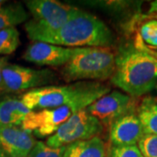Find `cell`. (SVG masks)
Here are the masks:
<instances>
[{
    "label": "cell",
    "instance_id": "obj_17",
    "mask_svg": "<svg viewBox=\"0 0 157 157\" xmlns=\"http://www.w3.org/2000/svg\"><path fill=\"white\" fill-rule=\"evenodd\" d=\"M135 46L149 52L150 48L157 49V19L152 17L140 25Z\"/></svg>",
    "mask_w": 157,
    "mask_h": 157
},
{
    "label": "cell",
    "instance_id": "obj_18",
    "mask_svg": "<svg viewBox=\"0 0 157 157\" xmlns=\"http://www.w3.org/2000/svg\"><path fill=\"white\" fill-rule=\"evenodd\" d=\"M20 45L19 33L16 27L0 31V55L11 54Z\"/></svg>",
    "mask_w": 157,
    "mask_h": 157
},
{
    "label": "cell",
    "instance_id": "obj_19",
    "mask_svg": "<svg viewBox=\"0 0 157 157\" xmlns=\"http://www.w3.org/2000/svg\"><path fill=\"white\" fill-rule=\"evenodd\" d=\"M66 147H51L45 142L37 141L28 157H65Z\"/></svg>",
    "mask_w": 157,
    "mask_h": 157
},
{
    "label": "cell",
    "instance_id": "obj_26",
    "mask_svg": "<svg viewBox=\"0 0 157 157\" xmlns=\"http://www.w3.org/2000/svg\"><path fill=\"white\" fill-rule=\"evenodd\" d=\"M152 17H154V18H155V19H157V14H152Z\"/></svg>",
    "mask_w": 157,
    "mask_h": 157
},
{
    "label": "cell",
    "instance_id": "obj_9",
    "mask_svg": "<svg viewBox=\"0 0 157 157\" xmlns=\"http://www.w3.org/2000/svg\"><path fill=\"white\" fill-rule=\"evenodd\" d=\"M134 101L128 94L113 91L98 99L86 109L102 125L110 127L118 118L133 111Z\"/></svg>",
    "mask_w": 157,
    "mask_h": 157
},
{
    "label": "cell",
    "instance_id": "obj_16",
    "mask_svg": "<svg viewBox=\"0 0 157 157\" xmlns=\"http://www.w3.org/2000/svg\"><path fill=\"white\" fill-rule=\"evenodd\" d=\"M29 17L27 11L19 3L8 4L0 7V31L25 22Z\"/></svg>",
    "mask_w": 157,
    "mask_h": 157
},
{
    "label": "cell",
    "instance_id": "obj_22",
    "mask_svg": "<svg viewBox=\"0 0 157 157\" xmlns=\"http://www.w3.org/2000/svg\"><path fill=\"white\" fill-rule=\"evenodd\" d=\"M7 63V59L5 57H1L0 58V90H2V82H3V79H2V70L4 67L6 66Z\"/></svg>",
    "mask_w": 157,
    "mask_h": 157
},
{
    "label": "cell",
    "instance_id": "obj_8",
    "mask_svg": "<svg viewBox=\"0 0 157 157\" xmlns=\"http://www.w3.org/2000/svg\"><path fill=\"white\" fill-rule=\"evenodd\" d=\"M2 90L16 93L36 89L53 81V73L48 69L35 70L14 64H6L2 70Z\"/></svg>",
    "mask_w": 157,
    "mask_h": 157
},
{
    "label": "cell",
    "instance_id": "obj_12",
    "mask_svg": "<svg viewBox=\"0 0 157 157\" xmlns=\"http://www.w3.org/2000/svg\"><path fill=\"white\" fill-rule=\"evenodd\" d=\"M143 135L140 120L134 111L118 118L110 126V141L113 147L136 145Z\"/></svg>",
    "mask_w": 157,
    "mask_h": 157
},
{
    "label": "cell",
    "instance_id": "obj_7",
    "mask_svg": "<svg viewBox=\"0 0 157 157\" xmlns=\"http://www.w3.org/2000/svg\"><path fill=\"white\" fill-rule=\"evenodd\" d=\"M102 130L103 125L99 120L90 114L86 109H82L73 114L55 134L48 137L45 143L54 148L67 147L78 140L98 136Z\"/></svg>",
    "mask_w": 157,
    "mask_h": 157
},
{
    "label": "cell",
    "instance_id": "obj_2",
    "mask_svg": "<svg viewBox=\"0 0 157 157\" xmlns=\"http://www.w3.org/2000/svg\"><path fill=\"white\" fill-rule=\"evenodd\" d=\"M111 81L131 97L146 94L157 86V57L133 45L121 48Z\"/></svg>",
    "mask_w": 157,
    "mask_h": 157
},
{
    "label": "cell",
    "instance_id": "obj_6",
    "mask_svg": "<svg viewBox=\"0 0 157 157\" xmlns=\"http://www.w3.org/2000/svg\"><path fill=\"white\" fill-rule=\"evenodd\" d=\"M92 103L89 101H77L62 107L32 111L20 125L25 131L39 138H48L76 113L86 109Z\"/></svg>",
    "mask_w": 157,
    "mask_h": 157
},
{
    "label": "cell",
    "instance_id": "obj_13",
    "mask_svg": "<svg viewBox=\"0 0 157 157\" xmlns=\"http://www.w3.org/2000/svg\"><path fill=\"white\" fill-rule=\"evenodd\" d=\"M65 157H106V145L99 136L66 147Z\"/></svg>",
    "mask_w": 157,
    "mask_h": 157
},
{
    "label": "cell",
    "instance_id": "obj_11",
    "mask_svg": "<svg viewBox=\"0 0 157 157\" xmlns=\"http://www.w3.org/2000/svg\"><path fill=\"white\" fill-rule=\"evenodd\" d=\"M37 140L20 127L0 124V147L7 157H28Z\"/></svg>",
    "mask_w": 157,
    "mask_h": 157
},
{
    "label": "cell",
    "instance_id": "obj_20",
    "mask_svg": "<svg viewBox=\"0 0 157 157\" xmlns=\"http://www.w3.org/2000/svg\"><path fill=\"white\" fill-rule=\"evenodd\" d=\"M138 147L143 157H157V135H143Z\"/></svg>",
    "mask_w": 157,
    "mask_h": 157
},
{
    "label": "cell",
    "instance_id": "obj_25",
    "mask_svg": "<svg viewBox=\"0 0 157 157\" xmlns=\"http://www.w3.org/2000/svg\"><path fill=\"white\" fill-rule=\"evenodd\" d=\"M6 3V1H3V0H0V7L1 6H4V4Z\"/></svg>",
    "mask_w": 157,
    "mask_h": 157
},
{
    "label": "cell",
    "instance_id": "obj_10",
    "mask_svg": "<svg viewBox=\"0 0 157 157\" xmlns=\"http://www.w3.org/2000/svg\"><path fill=\"white\" fill-rule=\"evenodd\" d=\"M76 48L65 47L45 42H33L25 52L23 58L26 61L39 66H65L72 59Z\"/></svg>",
    "mask_w": 157,
    "mask_h": 157
},
{
    "label": "cell",
    "instance_id": "obj_3",
    "mask_svg": "<svg viewBox=\"0 0 157 157\" xmlns=\"http://www.w3.org/2000/svg\"><path fill=\"white\" fill-rule=\"evenodd\" d=\"M110 91L101 82L82 81L67 86H50L33 89L24 94L20 101L30 111L62 107L77 101L94 103Z\"/></svg>",
    "mask_w": 157,
    "mask_h": 157
},
{
    "label": "cell",
    "instance_id": "obj_5",
    "mask_svg": "<svg viewBox=\"0 0 157 157\" xmlns=\"http://www.w3.org/2000/svg\"><path fill=\"white\" fill-rule=\"evenodd\" d=\"M25 6L33 17L25 25L30 39L39 34L59 30L67 23L74 9V6L55 0H30L25 2Z\"/></svg>",
    "mask_w": 157,
    "mask_h": 157
},
{
    "label": "cell",
    "instance_id": "obj_21",
    "mask_svg": "<svg viewBox=\"0 0 157 157\" xmlns=\"http://www.w3.org/2000/svg\"><path fill=\"white\" fill-rule=\"evenodd\" d=\"M111 157H143L137 145L112 147Z\"/></svg>",
    "mask_w": 157,
    "mask_h": 157
},
{
    "label": "cell",
    "instance_id": "obj_24",
    "mask_svg": "<svg viewBox=\"0 0 157 157\" xmlns=\"http://www.w3.org/2000/svg\"><path fill=\"white\" fill-rule=\"evenodd\" d=\"M0 157H7L6 154L4 153V151L1 149V147H0Z\"/></svg>",
    "mask_w": 157,
    "mask_h": 157
},
{
    "label": "cell",
    "instance_id": "obj_23",
    "mask_svg": "<svg viewBox=\"0 0 157 157\" xmlns=\"http://www.w3.org/2000/svg\"><path fill=\"white\" fill-rule=\"evenodd\" d=\"M149 13H151V14H157V0L156 1H153V2L150 3Z\"/></svg>",
    "mask_w": 157,
    "mask_h": 157
},
{
    "label": "cell",
    "instance_id": "obj_14",
    "mask_svg": "<svg viewBox=\"0 0 157 157\" xmlns=\"http://www.w3.org/2000/svg\"><path fill=\"white\" fill-rule=\"evenodd\" d=\"M31 112L20 100H3L0 101V124L20 126Z\"/></svg>",
    "mask_w": 157,
    "mask_h": 157
},
{
    "label": "cell",
    "instance_id": "obj_4",
    "mask_svg": "<svg viewBox=\"0 0 157 157\" xmlns=\"http://www.w3.org/2000/svg\"><path fill=\"white\" fill-rule=\"evenodd\" d=\"M115 58L110 47H78L63 68V77L67 81L111 78Z\"/></svg>",
    "mask_w": 157,
    "mask_h": 157
},
{
    "label": "cell",
    "instance_id": "obj_1",
    "mask_svg": "<svg viewBox=\"0 0 157 157\" xmlns=\"http://www.w3.org/2000/svg\"><path fill=\"white\" fill-rule=\"evenodd\" d=\"M31 40L70 48L110 47L113 36L108 26L99 17L74 7L62 27L36 35Z\"/></svg>",
    "mask_w": 157,
    "mask_h": 157
},
{
    "label": "cell",
    "instance_id": "obj_15",
    "mask_svg": "<svg viewBox=\"0 0 157 157\" xmlns=\"http://www.w3.org/2000/svg\"><path fill=\"white\" fill-rule=\"evenodd\" d=\"M144 135H157V98L145 97L137 110Z\"/></svg>",
    "mask_w": 157,
    "mask_h": 157
}]
</instances>
